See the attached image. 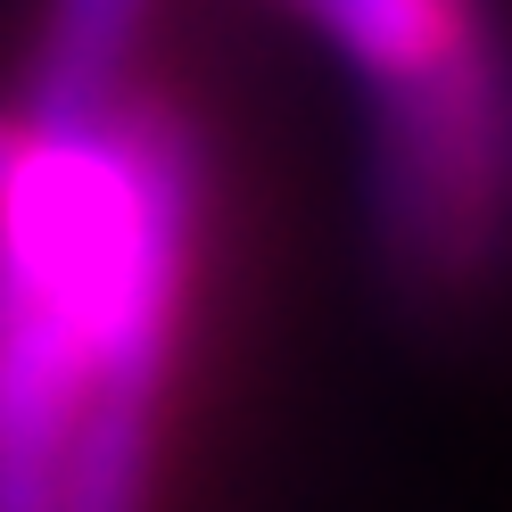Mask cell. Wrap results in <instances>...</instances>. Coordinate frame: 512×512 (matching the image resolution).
I'll list each match as a JSON object with an SVG mask.
<instances>
[{
	"instance_id": "cell-1",
	"label": "cell",
	"mask_w": 512,
	"mask_h": 512,
	"mask_svg": "<svg viewBox=\"0 0 512 512\" xmlns=\"http://www.w3.org/2000/svg\"><path fill=\"white\" fill-rule=\"evenodd\" d=\"M149 0H50L34 75H25V133H100L124 108V67L141 50Z\"/></svg>"
},
{
	"instance_id": "cell-2",
	"label": "cell",
	"mask_w": 512,
	"mask_h": 512,
	"mask_svg": "<svg viewBox=\"0 0 512 512\" xmlns=\"http://www.w3.org/2000/svg\"><path fill=\"white\" fill-rule=\"evenodd\" d=\"M372 91H405L471 58V0H306L298 9Z\"/></svg>"
},
{
	"instance_id": "cell-3",
	"label": "cell",
	"mask_w": 512,
	"mask_h": 512,
	"mask_svg": "<svg viewBox=\"0 0 512 512\" xmlns=\"http://www.w3.org/2000/svg\"><path fill=\"white\" fill-rule=\"evenodd\" d=\"M17 149H25V124H17V116H0V190H9V166H17Z\"/></svg>"
},
{
	"instance_id": "cell-4",
	"label": "cell",
	"mask_w": 512,
	"mask_h": 512,
	"mask_svg": "<svg viewBox=\"0 0 512 512\" xmlns=\"http://www.w3.org/2000/svg\"><path fill=\"white\" fill-rule=\"evenodd\" d=\"M290 9H306V0H290Z\"/></svg>"
}]
</instances>
